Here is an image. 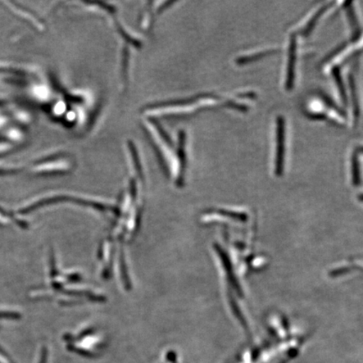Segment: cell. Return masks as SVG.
<instances>
[{"instance_id": "4", "label": "cell", "mask_w": 363, "mask_h": 363, "mask_svg": "<svg viewBox=\"0 0 363 363\" xmlns=\"http://www.w3.org/2000/svg\"><path fill=\"white\" fill-rule=\"evenodd\" d=\"M277 52H278V50L276 49L266 50V51L259 52L251 56L240 57L238 59V62L240 65H246V63L255 61L257 59L270 55V54H274Z\"/></svg>"}, {"instance_id": "7", "label": "cell", "mask_w": 363, "mask_h": 363, "mask_svg": "<svg viewBox=\"0 0 363 363\" xmlns=\"http://www.w3.org/2000/svg\"><path fill=\"white\" fill-rule=\"evenodd\" d=\"M326 9H328V6H324L323 8H321L319 11H318L314 16L312 17V19L310 22L308 23V25L306 27L305 30L303 31V34L305 35H308L310 34L313 29H314V27L316 24V22L318 20L320 19V17L322 16V13H323Z\"/></svg>"}, {"instance_id": "5", "label": "cell", "mask_w": 363, "mask_h": 363, "mask_svg": "<svg viewBox=\"0 0 363 363\" xmlns=\"http://www.w3.org/2000/svg\"><path fill=\"white\" fill-rule=\"evenodd\" d=\"M333 76L335 80V84H337V85L340 97H342L343 102L345 104H347V92L346 89H345L343 81L342 80V77H340V70L338 69V68H335V69L333 71Z\"/></svg>"}, {"instance_id": "2", "label": "cell", "mask_w": 363, "mask_h": 363, "mask_svg": "<svg viewBox=\"0 0 363 363\" xmlns=\"http://www.w3.org/2000/svg\"><path fill=\"white\" fill-rule=\"evenodd\" d=\"M296 52H297V38L296 36L292 35L290 39L289 49V60L287 66V76H286V89L292 90L294 84V72L295 63H296Z\"/></svg>"}, {"instance_id": "3", "label": "cell", "mask_w": 363, "mask_h": 363, "mask_svg": "<svg viewBox=\"0 0 363 363\" xmlns=\"http://www.w3.org/2000/svg\"><path fill=\"white\" fill-rule=\"evenodd\" d=\"M350 87H351V93H352L354 119H355V121H357L358 119V117H359L360 108H359V103H358V98H357L355 81H354L352 76L350 77Z\"/></svg>"}, {"instance_id": "1", "label": "cell", "mask_w": 363, "mask_h": 363, "mask_svg": "<svg viewBox=\"0 0 363 363\" xmlns=\"http://www.w3.org/2000/svg\"><path fill=\"white\" fill-rule=\"evenodd\" d=\"M277 147L275 167L277 174L280 175L284 171L285 157V120L283 116L277 119Z\"/></svg>"}, {"instance_id": "9", "label": "cell", "mask_w": 363, "mask_h": 363, "mask_svg": "<svg viewBox=\"0 0 363 363\" xmlns=\"http://www.w3.org/2000/svg\"><path fill=\"white\" fill-rule=\"evenodd\" d=\"M47 350L45 349H43V351L42 352V357H40V362L39 363H45L47 362Z\"/></svg>"}, {"instance_id": "8", "label": "cell", "mask_w": 363, "mask_h": 363, "mask_svg": "<svg viewBox=\"0 0 363 363\" xmlns=\"http://www.w3.org/2000/svg\"><path fill=\"white\" fill-rule=\"evenodd\" d=\"M352 169L354 183L357 184L359 181V162L356 152H354L352 156Z\"/></svg>"}, {"instance_id": "10", "label": "cell", "mask_w": 363, "mask_h": 363, "mask_svg": "<svg viewBox=\"0 0 363 363\" xmlns=\"http://www.w3.org/2000/svg\"><path fill=\"white\" fill-rule=\"evenodd\" d=\"M358 151L363 152V147L358 148Z\"/></svg>"}, {"instance_id": "6", "label": "cell", "mask_w": 363, "mask_h": 363, "mask_svg": "<svg viewBox=\"0 0 363 363\" xmlns=\"http://www.w3.org/2000/svg\"><path fill=\"white\" fill-rule=\"evenodd\" d=\"M347 16L352 27L354 39H357L360 35V28L352 6L347 8Z\"/></svg>"}]
</instances>
